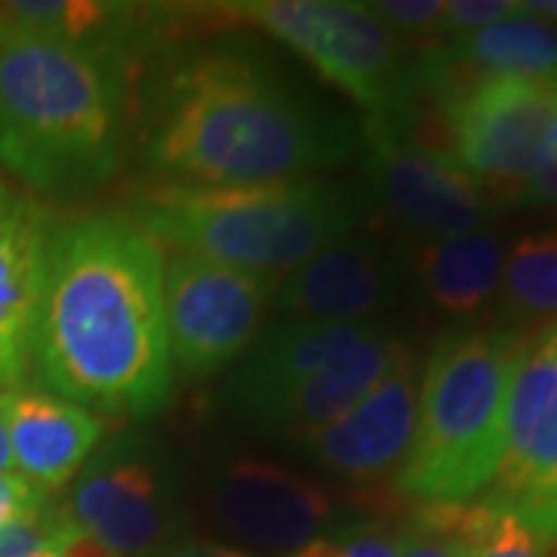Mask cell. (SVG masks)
I'll use <instances>...</instances> for the list:
<instances>
[{"instance_id":"obj_30","label":"cell","mask_w":557,"mask_h":557,"mask_svg":"<svg viewBox=\"0 0 557 557\" xmlns=\"http://www.w3.org/2000/svg\"><path fill=\"white\" fill-rule=\"evenodd\" d=\"M399 536L384 533L381 527H357L341 536L347 557H397Z\"/></svg>"},{"instance_id":"obj_31","label":"cell","mask_w":557,"mask_h":557,"mask_svg":"<svg viewBox=\"0 0 557 557\" xmlns=\"http://www.w3.org/2000/svg\"><path fill=\"white\" fill-rule=\"evenodd\" d=\"M57 557H119L109 545H102L100 539H94L90 533H84L78 523L72 520V527L62 533L60 545L53 548Z\"/></svg>"},{"instance_id":"obj_21","label":"cell","mask_w":557,"mask_h":557,"mask_svg":"<svg viewBox=\"0 0 557 557\" xmlns=\"http://www.w3.org/2000/svg\"><path fill=\"white\" fill-rule=\"evenodd\" d=\"M449 60L471 78L557 81V25L523 10L478 35L443 44Z\"/></svg>"},{"instance_id":"obj_25","label":"cell","mask_w":557,"mask_h":557,"mask_svg":"<svg viewBox=\"0 0 557 557\" xmlns=\"http://www.w3.org/2000/svg\"><path fill=\"white\" fill-rule=\"evenodd\" d=\"M72 527V515L65 505H44L35 515L0 523V557H32L53 552L62 533Z\"/></svg>"},{"instance_id":"obj_13","label":"cell","mask_w":557,"mask_h":557,"mask_svg":"<svg viewBox=\"0 0 557 557\" xmlns=\"http://www.w3.org/2000/svg\"><path fill=\"white\" fill-rule=\"evenodd\" d=\"M416 359L406 350L357 406L300 446H307L319 468L354 483H372L391 468H399L416 431Z\"/></svg>"},{"instance_id":"obj_20","label":"cell","mask_w":557,"mask_h":557,"mask_svg":"<svg viewBox=\"0 0 557 557\" xmlns=\"http://www.w3.org/2000/svg\"><path fill=\"white\" fill-rule=\"evenodd\" d=\"M505 251L496 233L474 230L456 239L424 242L416 276L428 300L453 317H471L496 295Z\"/></svg>"},{"instance_id":"obj_23","label":"cell","mask_w":557,"mask_h":557,"mask_svg":"<svg viewBox=\"0 0 557 557\" xmlns=\"http://www.w3.org/2000/svg\"><path fill=\"white\" fill-rule=\"evenodd\" d=\"M461 557H557V542L527 530L515 518L483 502L461 505L458 518Z\"/></svg>"},{"instance_id":"obj_7","label":"cell","mask_w":557,"mask_h":557,"mask_svg":"<svg viewBox=\"0 0 557 557\" xmlns=\"http://www.w3.org/2000/svg\"><path fill=\"white\" fill-rule=\"evenodd\" d=\"M557 119V81L478 78L446 106L453 159L486 196L520 201Z\"/></svg>"},{"instance_id":"obj_16","label":"cell","mask_w":557,"mask_h":557,"mask_svg":"<svg viewBox=\"0 0 557 557\" xmlns=\"http://www.w3.org/2000/svg\"><path fill=\"white\" fill-rule=\"evenodd\" d=\"M397 295V267L375 239L344 236L292 273L276 276L273 300L288 317L366 322Z\"/></svg>"},{"instance_id":"obj_4","label":"cell","mask_w":557,"mask_h":557,"mask_svg":"<svg viewBox=\"0 0 557 557\" xmlns=\"http://www.w3.org/2000/svg\"><path fill=\"white\" fill-rule=\"evenodd\" d=\"M530 338L520 329H446L418 381L416 431L394 486L418 505H468L496 478L511 381Z\"/></svg>"},{"instance_id":"obj_6","label":"cell","mask_w":557,"mask_h":557,"mask_svg":"<svg viewBox=\"0 0 557 557\" xmlns=\"http://www.w3.org/2000/svg\"><path fill=\"white\" fill-rule=\"evenodd\" d=\"M282 40L332 81L366 119L412 121L421 102V57L372 13L369 3L344 0H245L223 7Z\"/></svg>"},{"instance_id":"obj_36","label":"cell","mask_w":557,"mask_h":557,"mask_svg":"<svg viewBox=\"0 0 557 557\" xmlns=\"http://www.w3.org/2000/svg\"><path fill=\"white\" fill-rule=\"evenodd\" d=\"M32 557H57L53 552H40V555H32Z\"/></svg>"},{"instance_id":"obj_18","label":"cell","mask_w":557,"mask_h":557,"mask_svg":"<svg viewBox=\"0 0 557 557\" xmlns=\"http://www.w3.org/2000/svg\"><path fill=\"white\" fill-rule=\"evenodd\" d=\"M409 347L397 335H391L379 325L369 338L359 341L350 354L335 359L329 369L304 381L298 391H292L282 399L260 424V434L298 440V443L313 437L325 424L344 416L350 406H357L359 399L394 369V362Z\"/></svg>"},{"instance_id":"obj_22","label":"cell","mask_w":557,"mask_h":557,"mask_svg":"<svg viewBox=\"0 0 557 557\" xmlns=\"http://www.w3.org/2000/svg\"><path fill=\"white\" fill-rule=\"evenodd\" d=\"M502 310L515 322H557V230L530 233L502 263Z\"/></svg>"},{"instance_id":"obj_29","label":"cell","mask_w":557,"mask_h":557,"mask_svg":"<svg viewBox=\"0 0 557 557\" xmlns=\"http://www.w3.org/2000/svg\"><path fill=\"white\" fill-rule=\"evenodd\" d=\"M523 205H536V208H548L557 205V119L548 131L545 149H542V161H539L536 174L530 180L527 193H523Z\"/></svg>"},{"instance_id":"obj_15","label":"cell","mask_w":557,"mask_h":557,"mask_svg":"<svg viewBox=\"0 0 557 557\" xmlns=\"http://www.w3.org/2000/svg\"><path fill=\"white\" fill-rule=\"evenodd\" d=\"M50 236L38 201L0 177V391L22 387L32 369Z\"/></svg>"},{"instance_id":"obj_3","label":"cell","mask_w":557,"mask_h":557,"mask_svg":"<svg viewBox=\"0 0 557 557\" xmlns=\"http://www.w3.org/2000/svg\"><path fill=\"white\" fill-rule=\"evenodd\" d=\"M127 62L3 22L0 164L50 196L97 189L121 164Z\"/></svg>"},{"instance_id":"obj_32","label":"cell","mask_w":557,"mask_h":557,"mask_svg":"<svg viewBox=\"0 0 557 557\" xmlns=\"http://www.w3.org/2000/svg\"><path fill=\"white\" fill-rule=\"evenodd\" d=\"M149 557H251L226 545H214V542H171L161 552Z\"/></svg>"},{"instance_id":"obj_26","label":"cell","mask_w":557,"mask_h":557,"mask_svg":"<svg viewBox=\"0 0 557 557\" xmlns=\"http://www.w3.org/2000/svg\"><path fill=\"white\" fill-rule=\"evenodd\" d=\"M391 32H397L403 40H434L443 28V0H381L369 3Z\"/></svg>"},{"instance_id":"obj_10","label":"cell","mask_w":557,"mask_h":557,"mask_svg":"<svg viewBox=\"0 0 557 557\" xmlns=\"http://www.w3.org/2000/svg\"><path fill=\"white\" fill-rule=\"evenodd\" d=\"M480 502L557 542V350L545 338L530 341L515 372L505 449Z\"/></svg>"},{"instance_id":"obj_34","label":"cell","mask_w":557,"mask_h":557,"mask_svg":"<svg viewBox=\"0 0 557 557\" xmlns=\"http://www.w3.org/2000/svg\"><path fill=\"white\" fill-rule=\"evenodd\" d=\"M0 471H13V453L7 434V391H0Z\"/></svg>"},{"instance_id":"obj_37","label":"cell","mask_w":557,"mask_h":557,"mask_svg":"<svg viewBox=\"0 0 557 557\" xmlns=\"http://www.w3.org/2000/svg\"><path fill=\"white\" fill-rule=\"evenodd\" d=\"M0 32H3V20H0Z\"/></svg>"},{"instance_id":"obj_28","label":"cell","mask_w":557,"mask_h":557,"mask_svg":"<svg viewBox=\"0 0 557 557\" xmlns=\"http://www.w3.org/2000/svg\"><path fill=\"white\" fill-rule=\"evenodd\" d=\"M50 496L53 493L32 483L20 471H0V523L35 515L44 505H50Z\"/></svg>"},{"instance_id":"obj_11","label":"cell","mask_w":557,"mask_h":557,"mask_svg":"<svg viewBox=\"0 0 557 557\" xmlns=\"http://www.w3.org/2000/svg\"><path fill=\"white\" fill-rule=\"evenodd\" d=\"M69 515L119 557H149L171 545L174 502L156 453L134 437L94 449L78 471Z\"/></svg>"},{"instance_id":"obj_14","label":"cell","mask_w":557,"mask_h":557,"mask_svg":"<svg viewBox=\"0 0 557 557\" xmlns=\"http://www.w3.org/2000/svg\"><path fill=\"white\" fill-rule=\"evenodd\" d=\"M379 329V322H322L288 319L273 325L226 384V406L242 424L260 431L267 416L304 381L350 354L359 341Z\"/></svg>"},{"instance_id":"obj_19","label":"cell","mask_w":557,"mask_h":557,"mask_svg":"<svg viewBox=\"0 0 557 557\" xmlns=\"http://www.w3.org/2000/svg\"><path fill=\"white\" fill-rule=\"evenodd\" d=\"M152 7L102 3V0H16L0 3V20L44 38L62 40L81 50H97L127 62L134 44L156 22Z\"/></svg>"},{"instance_id":"obj_8","label":"cell","mask_w":557,"mask_h":557,"mask_svg":"<svg viewBox=\"0 0 557 557\" xmlns=\"http://www.w3.org/2000/svg\"><path fill=\"white\" fill-rule=\"evenodd\" d=\"M273 288L276 276L177 251L164 263L171 366L196 379L236 362L258 335Z\"/></svg>"},{"instance_id":"obj_35","label":"cell","mask_w":557,"mask_h":557,"mask_svg":"<svg viewBox=\"0 0 557 557\" xmlns=\"http://www.w3.org/2000/svg\"><path fill=\"white\" fill-rule=\"evenodd\" d=\"M523 10H527V13H533V16H539V20L557 25V0H527V3H523Z\"/></svg>"},{"instance_id":"obj_2","label":"cell","mask_w":557,"mask_h":557,"mask_svg":"<svg viewBox=\"0 0 557 557\" xmlns=\"http://www.w3.org/2000/svg\"><path fill=\"white\" fill-rule=\"evenodd\" d=\"M143 149L186 186L307 180L362 152V131L239 50L180 60L152 90Z\"/></svg>"},{"instance_id":"obj_1","label":"cell","mask_w":557,"mask_h":557,"mask_svg":"<svg viewBox=\"0 0 557 557\" xmlns=\"http://www.w3.org/2000/svg\"><path fill=\"white\" fill-rule=\"evenodd\" d=\"M32 366L44 391L90 412L146 421L168 406L164 260L134 220L90 214L53 230Z\"/></svg>"},{"instance_id":"obj_17","label":"cell","mask_w":557,"mask_h":557,"mask_svg":"<svg viewBox=\"0 0 557 557\" xmlns=\"http://www.w3.org/2000/svg\"><path fill=\"white\" fill-rule=\"evenodd\" d=\"M7 434L13 468L53 493L94 456L106 421L44 387H13L7 391Z\"/></svg>"},{"instance_id":"obj_33","label":"cell","mask_w":557,"mask_h":557,"mask_svg":"<svg viewBox=\"0 0 557 557\" xmlns=\"http://www.w3.org/2000/svg\"><path fill=\"white\" fill-rule=\"evenodd\" d=\"M292 557H347V552L335 539H313V542H307Z\"/></svg>"},{"instance_id":"obj_27","label":"cell","mask_w":557,"mask_h":557,"mask_svg":"<svg viewBox=\"0 0 557 557\" xmlns=\"http://www.w3.org/2000/svg\"><path fill=\"white\" fill-rule=\"evenodd\" d=\"M518 10L520 3H515V0H453L443 10L440 38L446 40V44H453V40L468 38V35H478L483 28L508 20Z\"/></svg>"},{"instance_id":"obj_24","label":"cell","mask_w":557,"mask_h":557,"mask_svg":"<svg viewBox=\"0 0 557 557\" xmlns=\"http://www.w3.org/2000/svg\"><path fill=\"white\" fill-rule=\"evenodd\" d=\"M461 505H418L409 527L397 533V557H461Z\"/></svg>"},{"instance_id":"obj_12","label":"cell","mask_w":557,"mask_h":557,"mask_svg":"<svg viewBox=\"0 0 557 557\" xmlns=\"http://www.w3.org/2000/svg\"><path fill=\"white\" fill-rule=\"evenodd\" d=\"M214 515L233 536L295 555L319 539V530L335 515V505L317 483L282 465L236 458L214 478Z\"/></svg>"},{"instance_id":"obj_5","label":"cell","mask_w":557,"mask_h":557,"mask_svg":"<svg viewBox=\"0 0 557 557\" xmlns=\"http://www.w3.org/2000/svg\"><path fill=\"white\" fill-rule=\"evenodd\" d=\"M362 211L357 189L317 177L242 186L168 183L134 201V223L183 255L273 276L350 236Z\"/></svg>"},{"instance_id":"obj_9","label":"cell","mask_w":557,"mask_h":557,"mask_svg":"<svg viewBox=\"0 0 557 557\" xmlns=\"http://www.w3.org/2000/svg\"><path fill=\"white\" fill-rule=\"evenodd\" d=\"M359 156L372 193L418 239H456L490 218L478 180L453 156L421 143L403 119H366Z\"/></svg>"}]
</instances>
